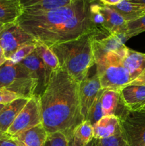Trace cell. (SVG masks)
Masks as SVG:
<instances>
[{"label":"cell","instance_id":"1","mask_svg":"<svg viewBox=\"0 0 145 146\" xmlns=\"http://www.w3.org/2000/svg\"><path fill=\"white\" fill-rule=\"evenodd\" d=\"M97 0H75L72 4L55 9L23 13L17 23L50 48L90 33L103 34L91 18L90 7Z\"/></svg>","mask_w":145,"mask_h":146},{"label":"cell","instance_id":"2","mask_svg":"<svg viewBox=\"0 0 145 146\" xmlns=\"http://www.w3.org/2000/svg\"><path fill=\"white\" fill-rule=\"evenodd\" d=\"M42 124L48 133L61 132L68 140L84 121L80 101V84L60 68L51 74L40 96Z\"/></svg>","mask_w":145,"mask_h":146},{"label":"cell","instance_id":"3","mask_svg":"<svg viewBox=\"0 0 145 146\" xmlns=\"http://www.w3.org/2000/svg\"><path fill=\"white\" fill-rule=\"evenodd\" d=\"M100 34L90 33L51 47L61 68L79 84L88 77L90 69L95 64L92 42Z\"/></svg>","mask_w":145,"mask_h":146},{"label":"cell","instance_id":"4","mask_svg":"<svg viewBox=\"0 0 145 146\" xmlns=\"http://www.w3.org/2000/svg\"><path fill=\"white\" fill-rule=\"evenodd\" d=\"M93 52L96 73L102 89H110L119 92L125 87L132 85L130 76L124 67L120 56L115 51Z\"/></svg>","mask_w":145,"mask_h":146},{"label":"cell","instance_id":"5","mask_svg":"<svg viewBox=\"0 0 145 146\" xmlns=\"http://www.w3.org/2000/svg\"><path fill=\"white\" fill-rule=\"evenodd\" d=\"M38 83L22 64L7 60L0 66V88L11 91L21 98H31L35 94Z\"/></svg>","mask_w":145,"mask_h":146},{"label":"cell","instance_id":"6","mask_svg":"<svg viewBox=\"0 0 145 146\" xmlns=\"http://www.w3.org/2000/svg\"><path fill=\"white\" fill-rule=\"evenodd\" d=\"M119 119L122 133L129 146H145V111L124 109Z\"/></svg>","mask_w":145,"mask_h":146},{"label":"cell","instance_id":"7","mask_svg":"<svg viewBox=\"0 0 145 146\" xmlns=\"http://www.w3.org/2000/svg\"><path fill=\"white\" fill-rule=\"evenodd\" d=\"M40 123H42L41 98L40 96L34 94L20 111L7 133L14 136Z\"/></svg>","mask_w":145,"mask_h":146},{"label":"cell","instance_id":"8","mask_svg":"<svg viewBox=\"0 0 145 146\" xmlns=\"http://www.w3.org/2000/svg\"><path fill=\"white\" fill-rule=\"evenodd\" d=\"M37 42L34 36L16 22L8 24L0 32V46L7 60L22 46Z\"/></svg>","mask_w":145,"mask_h":146},{"label":"cell","instance_id":"9","mask_svg":"<svg viewBox=\"0 0 145 146\" xmlns=\"http://www.w3.org/2000/svg\"><path fill=\"white\" fill-rule=\"evenodd\" d=\"M115 52L120 56L122 64L130 76L132 85H145V54L133 51L125 45Z\"/></svg>","mask_w":145,"mask_h":146},{"label":"cell","instance_id":"10","mask_svg":"<svg viewBox=\"0 0 145 146\" xmlns=\"http://www.w3.org/2000/svg\"><path fill=\"white\" fill-rule=\"evenodd\" d=\"M26 68L34 79L38 83L35 94L41 96L49 82L53 72L48 69L35 51L21 62Z\"/></svg>","mask_w":145,"mask_h":146},{"label":"cell","instance_id":"11","mask_svg":"<svg viewBox=\"0 0 145 146\" xmlns=\"http://www.w3.org/2000/svg\"><path fill=\"white\" fill-rule=\"evenodd\" d=\"M101 89L100 83L96 71L95 74L91 76L88 75V77L80 84V101L84 121L88 120L90 108Z\"/></svg>","mask_w":145,"mask_h":146},{"label":"cell","instance_id":"12","mask_svg":"<svg viewBox=\"0 0 145 146\" xmlns=\"http://www.w3.org/2000/svg\"><path fill=\"white\" fill-rule=\"evenodd\" d=\"M119 101L129 111H139L145 107V85L127 86L119 91Z\"/></svg>","mask_w":145,"mask_h":146},{"label":"cell","instance_id":"13","mask_svg":"<svg viewBox=\"0 0 145 146\" xmlns=\"http://www.w3.org/2000/svg\"><path fill=\"white\" fill-rule=\"evenodd\" d=\"M99 10L103 16L102 29L108 35H125L127 21L115 10L108 6L99 4Z\"/></svg>","mask_w":145,"mask_h":146},{"label":"cell","instance_id":"14","mask_svg":"<svg viewBox=\"0 0 145 146\" xmlns=\"http://www.w3.org/2000/svg\"><path fill=\"white\" fill-rule=\"evenodd\" d=\"M28 100L29 98H19L4 105L0 111V131L7 133L9 127Z\"/></svg>","mask_w":145,"mask_h":146},{"label":"cell","instance_id":"15","mask_svg":"<svg viewBox=\"0 0 145 146\" xmlns=\"http://www.w3.org/2000/svg\"><path fill=\"white\" fill-rule=\"evenodd\" d=\"M92 127L95 139L107 138L115 135L120 128L119 119L117 115L102 116Z\"/></svg>","mask_w":145,"mask_h":146},{"label":"cell","instance_id":"16","mask_svg":"<svg viewBox=\"0 0 145 146\" xmlns=\"http://www.w3.org/2000/svg\"><path fill=\"white\" fill-rule=\"evenodd\" d=\"M24 13L55 9L72 4L75 0H20Z\"/></svg>","mask_w":145,"mask_h":146},{"label":"cell","instance_id":"17","mask_svg":"<svg viewBox=\"0 0 145 146\" xmlns=\"http://www.w3.org/2000/svg\"><path fill=\"white\" fill-rule=\"evenodd\" d=\"M48 134L43 124L40 123L11 138L21 141L27 146H44Z\"/></svg>","mask_w":145,"mask_h":146},{"label":"cell","instance_id":"18","mask_svg":"<svg viewBox=\"0 0 145 146\" xmlns=\"http://www.w3.org/2000/svg\"><path fill=\"white\" fill-rule=\"evenodd\" d=\"M24 13L20 0H0V23L16 22Z\"/></svg>","mask_w":145,"mask_h":146},{"label":"cell","instance_id":"19","mask_svg":"<svg viewBox=\"0 0 145 146\" xmlns=\"http://www.w3.org/2000/svg\"><path fill=\"white\" fill-rule=\"evenodd\" d=\"M110 7L120 14L127 22L136 19L145 14V6L135 4L127 0H122L117 5Z\"/></svg>","mask_w":145,"mask_h":146},{"label":"cell","instance_id":"20","mask_svg":"<svg viewBox=\"0 0 145 146\" xmlns=\"http://www.w3.org/2000/svg\"><path fill=\"white\" fill-rule=\"evenodd\" d=\"M35 53L44 62L46 68L51 72L61 68L58 57L49 46L37 41L36 44Z\"/></svg>","mask_w":145,"mask_h":146},{"label":"cell","instance_id":"21","mask_svg":"<svg viewBox=\"0 0 145 146\" xmlns=\"http://www.w3.org/2000/svg\"><path fill=\"white\" fill-rule=\"evenodd\" d=\"M119 101V92L104 89L101 96V106L103 116L115 115Z\"/></svg>","mask_w":145,"mask_h":146},{"label":"cell","instance_id":"22","mask_svg":"<svg viewBox=\"0 0 145 146\" xmlns=\"http://www.w3.org/2000/svg\"><path fill=\"white\" fill-rule=\"evenodd\" d=\"M74 141L78 145L86 146L94 138L93 127L88 120L84 121L76 128L72 135Z\"/></svg>","mask_w":145,"mask_h":146},{"label":"cell","instance_id":"23","mask_svg":"<svg viewBox=\"0 0 145 146\" xmlns=\"http://www.w3.org/2000/svg\"><path fill=\"white\" fill-rule=\"evenodd\" d=\"M145 31V14L138 19L127 22L126 37L129 39Z\"/></svg>","mask_w":145,"mask_h":146},{"label":"cell","instance_id":"24","mask_svg":"<svg viewBox=\"0 0 145 146\" xmlns=\"http://www.w3.org/2000/svg\"><path fill=\"white\" fill-rule=\"evenodd\" d=\"M103 91L104 89L100 90L89 111L88 120L91 123L92 125L96 123L103 116L102 111V106H101V96H102Z\"/></svg>","mask_w":145,"mask_h":146},{"label":"cell","instance_id":"25","mask_svg":"<svg viewBox=\"0 0 145 146\" xmlns=\"http://www.w3.org/2000/svg\"><path fill=\"white\" fill-rule=\"evenodd\" d=\"M97 143L98 146H129L122 135L121 128L109 138L97 140Z\"/></svg>","mask_w":145,"mask_h":146},{"label":"cell","instance_id":"26","mask_svg":"<svg viewBox=\"0 0 145 146\" xmlns=\"http://www.w3.org/2000/svg\"><path fill=\"white\" fill-rule=\"evenodd\" d=\"M36 44H28L22 46L8 60L13 64H19L35 51Z\"/></svg>","mask_w":145,"mask_h":146},{"label":"cell","instance_id":"27","mask_svg":"<svg viewBox=\"0 0 145 146\" xmlns=\"http://www.w3.org/2000/svg\"><path fill=\"white\" fill-rule=\"evenodd\" d=\"M44 146H68V140L63 133H51L48 134Z\"/></svg>","mask_w":145,"mask_h":146},{"label":"cell","instance_id":"28","mask_svg":"<svg viewBox=\"0 0 145 146\" xmlns=\"http://www.w3.org/2000/svg\"><path fill=\"white\" fill-rule=\"evenodd\" d=\"M19 98L21 97L12 91H9L5 88H0V104L6 105Z\"/></svg>","mask_w":145,"mask_h":146},{"label":"cell","instance_id":"29","mask_svg":"<svg viewBox=\"0 0 145 146\" xmlns=\"http://www.w3.org/2000/svg\"><path fill=\"white\" fill-rule=\"evenodd\" d=\"M0 146H27L21 141L15 138H10L8 139L0 140Z\"/></svg>","mask_w":145,"mask_h":146},{"label":"cell","instance_id":"30","mask_svg":"<svg viewBox=\"0 0 145 146\" xmlns=\"http://www.w3.org/2000/svg\"><path fill=\"white\" fill-rule=\"evenodd\" d=\"M100 2L102 3V4L108 7H112V6H115L120 3L122 0H99Z\"/></svg>","mask_w":145,"mask_h":146},{"label":"cell","instance_id":"31","mask_svg":"<svg viewBox=\"0 0 145 146\" xmlns=\"http://www.w3.org/2000/svg\"><path fill=\"white\" fill-rule=\"evenodd\" d=\"M7 61V59L6 58L5 55H4V51H3L2 48H1V46H0V66H1V65H3Z\"/></svg>","mask_w":145,"mask_h":146},{"label":"cell","instance_id":"32","mask_svg":"<svg viewBox=\"0 0 145 146\" xmlns=\"http://www.w3.org/2000/svg\"><path fill=\"white\" fill-rule=\"evenodd\" d=\"M11 138V136H10V135H9L7 133L0 131V140L8 139V138Z\"/></svg>","mask_w":145,"mask_h":146},{"label":"cell","instance_id":"33","mask_svg":"<svg viewBox=\"0 0 145 146\" xmlns=\"http://www.w3.org/2000/svg\"><path fill=\"white\" fill-rule=\"evenodd\" d=\"M127 1L135 3V4H141V5L145 6V0H127Z\"/></svg>","mask_w":145,"mask_h":146},{"label":"cell","instance_id":"34","mask_svg":"<svg viewBox=\"0 0 145 146\" xmlns=\"http://www.w3.org/2000/svg\"><path fill=\"white\" fill-rule=\"evenodd\" d=\"M68 146H82V145H78V143H76L74 141L73 138H72V137L71 138H70L69 140H68Z\"/></svg>","mask_w":145,"mask_h":146},{"label":"cell","instance_id":"35","mask_svg":"<svg viewBox=\"0 0 145 146\" xmlns=\"http://www.w3.org/2000/svg\"><path fill=\"white\" fill-rule=\"evenodd\" d=\"M86 146H98V143H97V139L93 138V139H92V141H91Z\"/></svg>","mask_w":145,"mask_h":146},{"label":"cell","instance_id":"36","mask_svg":"<svg viewBox=\"0 0 145 146\" xmlns=\"http://www.w3.org/2000/svg\"><path fill=\"white\" fill-rule=\"evenodd\" d=\"M6 25H7V24H2V23H0V32H1V31H2L4 28H5Z\"/></svg>","mask_w":145,"mask_h":146},{"label":"cell","instance_id":"37","mask_svg":"<svg viewBox=\"0 0 145 146\" xmlns=\"http://www.w3.org/2000/svg\"><path fill=\"white\" fill-rule=\"evenodd\" d=\"M4 106V105H2V104H0V111H1V110L2 109L3 107Z\"/></svg>","mask_w":145,"mask_h":146},{"label":"cell","instance_id":"38","mask_svg":"<svg viewBox=\"0 0 145 146\" xmlns=\"http://www.w3.org/2000/svg\"><path fill=\"white\" fill-rule=\"evenodd\" d=\"M143 110H144V111H145V107H144V108Z\"/></svg>","mask_w":145,"mask_h":146}]
</instances>
